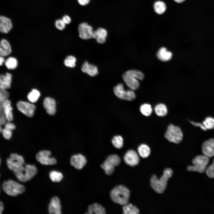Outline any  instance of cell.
Returning <instances> with one entry per match:
<instances>
[{"mask_svg": "<svg viewBox=\"0 0 214 214\" xmlns=\"http://www.w3.org/2000/svg\"><path fill=\"white\" fill-rule=\"evenodd\" d=\"M173 174L171 169L167 168L164 170L162 175L159 179L156 175H153L150 180L152 188L158 193H163L166 188L168 180L172 177Z\"/></svg>", "mask_w": 214, "mask_h": 214, "instance_id": "obj_1", "label": "cell"}, {"mask_svg": "<svg viewBox=\"0 0 214 214\" xmlns=\"http://www.w3.org/2000/svg\"><path fill=\"white\" fill-rule=\"evenodd\" d=\"M110 195L111 200L114 202L124 205L128 202L130 191L125 186L118 185L111 190Z\"/></svg>", "mask_w": 214, "mask_h": 214, "instance_id": "obj_2", "label": "cell"}, {"mask_svg": "<svg viewBox=\"0 0 214 214\" xmlns=\"http://www.w3.org/2000/svg\"><path fill=\"white\" fill-rule=\"evenodd\" d=\"M122 78L127 86L133 91L139 89L140 86L138 79L142 80L144 75L141 71L135 70H130L125 72L122 75Z\"/></svg>", "mask_w": 214, "mask_h": 214, "instance_id": "obj_3", "label": "cell"}, {"mask_svg": "<svg viewBox=\"0 0 214 214\" xmlns=\"http://www.w3.org/2000/svg\"><path fill=\"white\" fill-rule=\"evenodd\" d=\"M2 188L6 194L13 197L24 193L26 191L23 185L12 179L4 181L2 184Z\"/></svg>", "mask_w": 214, "mask_h": 214, "instance_id": "obj_4", "label": "cell"}, {"mask_svg": "<svg viewBox=\"0 0 214 214\" xmlns=\"http://www.w3.org/2000/svg\"><path fill=\"white\" fill-rule=\"evenodd\" d=\"M6 162L9 169L14 173L21 172L25 170V161L23 157L17 153H12L7 158Z\"/></svg>", "mask_w": 214, "mask_h": 214, "instance_id": "obj_5", "label": "cell"}, {"mask_svg": "<svg viewBox=\"0 0 214 214\" xmlns=\"http://www.w3.org/2000/svg\"><path fill=\"white\" fill-rule=\"evenodd\" d=\"M209 161V158L205 155H197L192 160L193 165L188 166L187 169L189 171L203 173L205 171Z\"/></svg>", "mask_w": 214, "mask_h": 214, "instance_id": "obj_6", "label": "cell"}, {"mask_svg": "<svg viewBox=\"0 0 214 214\" xmlns=\"http://www.w3.org/2000/svg\"><path fill=\"white\" fill-rule=\"evenodd\" d=\"M164 136L170 142L179 144L182 140L183 134L179 127L171 124L168 126Z\"/></svg>", "mask_w": 214, "mask_h": 214, "instance_id": "obj_7", "label": "cell"}, {"mask_svg": "<svg viewBox=\"0 0 214 214\" xmlns=\"http://www.w3.org/2000/svg\"><path fill=\"white\" fill-rule=\"evenodd\" d=\"M25 170L23 171L14 174L17 178L22 182H26L29 181L37 172V169L34 165L27 164L25 165Z\"/></svg>", "mask_w": 214, "mask_h": 214, "instance_id": "obj_8", "label": "cell"}, {"mask_svg": "<svg viewBox=\"0 0 214 214\" xmlns=\"http://www.w3.org/2000/svg\"><path fill=\"white\" fill-rule=\"evenodd\" d=\"M115 95L119 98L131 101L134 100L136 98V94L133 90L131 89L125 90L123 84H118L114 88Z\"/></svg>", "mask_w": 214, "mask_h": 214, "instance_id": "obj_9", "label": "cell"}, {"mask_svg": "<svg viewBox=\"0 0 214 214\" xmlns=\"http://www.w3.org/2000/svg\"><path fill=\"white\" fill-rule=\"evenodd\" d=\"M51 152L47 150L39 152L36 154L37 160L41 164L45 165H53L57 163L56 159L51 156Z\"/></svg>", "mask_w": 214, "mask_h": 214, "instance_id": "obj_10", "label": "cell"}, {"mask_svg": "<svg viewBox=\"0 0 214 214\" xmlns=\"http://www.w3.org/2000/svg\"><path fill=\"white\" fill-rule=\"evenodd\" d=\"M16 105L19 111L24 114L30 117L33 116L36 108L34 104L20 100L17 103Z\"/></svg>", "mask_w": 214, "mask_h": 214, "instance_id": "obj_11", "label": "cell"}, {"mask_svg": "<svg viewBox=\"0 0 214 214\" xmlns=\"http://www.w3.org/2000/svg\"><path fill=\"white\" fill-rule=\"evenodd\" d=\"M79 37L81 39L86 40L92 38L93 32L92 27L86 22L80 23L78 27Z\"/></svg>", "mask_w": 214, "mask_h": 214, "instance_id": "obj_12", "label": "cell"}, {"mask_svg": "<svg viewBox=\"0 0 214 214\" xmlns=\"http://www.w3.org/2000/svg\"><path fill=\"white\" fill-rule=\"evenodd\" d=\"M124 160L126 164L131 166L138 165L139 161L138 154L135 151L132 150H128L126 152L124 156Z\"/></svg>", "mask_w": 214, "mask_h": 214, "instance_id": "obj_13", "label": "cell"}, {"mask_svg": "<svg viewBox=\"0 0 214 214\" xmlns=\"http://www.w3.org/2000/svg\"><path fill=\"white\" fill-rule=\"evenodd\" d=\"M70 164L76 169L80 170L86 164L87 160L85 157L81 154L73 155L70 158Z\"/></svg>", "mask_w": 214, "mask_h": 214, "instance_id": "obj_14", "label": "cell"}, {"mask_svg": "<svg viewBox=\"0 0 214 214\" xmlns=\"http://www.w3.org/2000/svg\"><path fill=\"white\" fill-rule=\"evenodd\" d=\"M202 151L209 158L214 156V139L210 138L204 141L202 145Z\"/></svg>", "mask_w": 214, "mask_h": 214, "instance_id": "obj_15", "label": "cell"}, {"mask_svg": "<svg viewBox=\"0 0 214 214\" xmlns=\"http://www.w3.org/2000/svg\"><path fill=\"white\" fill-rule=\"evenodd\" d=\"M48 212L50 214L61 213V204L60 201L57 197L54 196L51 199L48 206Z\"/></svg>", "mask_w": 214, "mask_h": 214, "instance_id": "obj_16", "label": "cell"}, {"mask_svg": "<svg viewBox=\"0 0 214 214\" xmlns=\"http://www.w3.org/2000/svg\"><path fill=\"white\" fill-rule=\"evenodd\" d=\"M56 102L53 98L47 97L44 99L43 106L47 113L50 115H54L56 111Z\"/></svg>", "mask_w": 214, "mask_h": 214, "instance_id": "obj_17", "label": "cell"}, {"mask_svg": "<svg viewBox=\"0 0 214 214\" xmlns=\"http://www.w3.org/2000/svg\"><path fill=\"white\" fill-rule=\"evenodd\" d=\"M12 27V24L10 19L4 16H0V32L1 33L7 34Z\"/></svg>", "mask_w": 214, "mask_h": 214, "instance_id": "obj_18", "label": "cell"}, {"mask_svg": "<svg viewBox=\"0 0 214 214\" xmlns=\"http://www.w3.org/2000/svg\"><path fill=\"white\" fill-rule=\"evenodd\" d=\"M107 36V30L103 28L100 27L93 31L92 38L95 39L98 43L103 44L106 41Z\"/></svg>", "mask_w": 214, "mask_h": 214, "instance_id": "obj_19", "label": "cell"}, {"mask_svg": "<svg viewBox=\"0 0 214 214\" xmlns=\"http://www.w3.org/2000/svg\"><path fill=\"white\" fill-rule=\"evenodd\" d=\"M12 78V74L9 73L0 75V88L6 90L9 89L11 86Z\"/></svg>", "mask_w": 214, "mask_h": 214, "instance_id": "obj_20", "label": "cell"}, {"mask_svg": "<svg viewBox=\"0 0 214 214\" xmlns=\"http://www.w3.org/2000/svg\"><path fill=\"white\" fill-rule=\"evenodd\" d=\"M82 71L86 73L91 76H94L98 74L97 67L92 64H89L87 61L85 62L81 67Z\"/></svg>", "mask_w": 214, "mask_h": 214, "instance_id": "obj_21", "label": "cell"}, {"mask_svg": "<svg viewBox=\"0 0 214 214\" xmlns=\"http://www.w3.org/2000/svg\"><path fill=\"white\" fill-rule=\"evenodd\" d=\"M11 45L7 40L5 39L0 40V55L4 57L9 56L11 53Z\"/></svg>", "mask_w": 214, "mask_h": 214, "instance_id": "obj_22", "label": "cell"}, {"mask_svg": "<svg viewBox=\"0 0 214 214\" xmlns=\"http://www.w3.org/2000/svg\"><path fill=\"white\" fill-rule=\"evenodd\" d=\"M2 105L7 121L11 122L13 117L11 101L8 99L4 102Z\"/></svg>", "mask_w": 214, "mask_h": 214, "instance_id": "obj_23", "label": "cell"}, {"mask_svg": "<svg viewBox=\"0 0 214 214\" xmlns=\"http://www.w3.org/2000/svg\"><path fill=\"white\" fill-rule=\"evenodd\" d=\"M87 212L88 214H104L106 213V211L104 207L97 203L89 205Z\"/></svg>", "mask_w": 214, "mask_h": 214, "instance_id": "obj_24", "label": "cell"}, {"mask_svg": "<svg viewBox=\"0 0 214 214\" xmlns=\"http://www.w3.org/2000/svg\"><path fill=\"white\" fill-rule=\"evenodd\" d=\"M171 52L168 51L164 47L161 48L157 54L158 59L161 61L166 62L170 60L172 56Z\"/></svg>", "mask_w": 214, "mask_h": 214, "instance_id": "obj_25", "label": "cell"}, {"mask_svg": "<svg viewBox=\"0 0 214 214\" xmlns=\"http://www.w3.org/2000/svg\"><path fill=\"white\" fill-rule=\"evenodd\" d=\"M138 151L139 155L144 158L148 157L150 153V147L147 144H140L139 146Z\"/></svg>", "mask_w": 214, "mask_h": 214, "instance_id": "obj_26", "label": "cell"}, {"mask_svg": "<svg viewBox=\"0 0 214 214\" xmlns=\"http://www.w3.org/2000/svg\"><path fill=\"white\" fill-rule=\"evenodd\" d=\"M122 209L125 214H138L139 213V209L131 203L123 205Z\"/></svg>", "mask_w": 214, "mask_h": 214, "instance_id": "obj_27", "label": "cell"}, {"mask_svg": "<svg viewBox=\"0 0 214 214\" xmlns=\"http://www.w3.org/2000/svg\"><path fill=\"white\" fill-rule=\"evenodd\" d=\"M154 110L156 115L159 117L165 116L168 112L166 106L162 103L156 105L154 108Z\"/></svg>", "mask_w": 214, "mask_h": 214, "instance_id": "obj_28", "label": "cell"}, {"mask_svg": "<svg viewBox=\"0 0 214 214\" xmlns=\"http://www.w3.org/2000/svg\"><path fill=\"white\" fill-rule=\"evenodd\" d=\"M5 65L6 67L9 70H13L15 69L18 65L17 59L15 57L10 56L5 60Z\"/></svg>", "mask_w": 214, "mask_h": 214, "instance_id": "obj_29", "label": "cell"}, {"mask_svg": "<svg viewBox=\"0 0 214 214\" xmlns=\"http://www.w3.org/2000/svg\"><path fill=\"white\" fill-rule=\"evenodd\" d=\"M101 167L104 170L105 173L108 175L112 174L115 170V167L106 160L101 165Z\"/></svg>", "mask_w": 214, "mask_h": 214, "instance_id": "obj_30", "label": "cell"}, {"mask_svg": "<svg viewBox=\"0 0 214 214\" xmlns=\"http://www.w3.org/2000/svg\"><path fill=\"white\" fill-rule=\"evenodd\" d=\"M40 95L39 91L36 89H34L28 93L27 97L30 102L35 103L37 101Z\"/></svg>", "mask_w": 214, "mask_h": 214, "instance_id": "obj_31", "label": "cell"}, {"mask_svg": "<svg viewBox=\"0 0 214 214\" xmlns=\"http://www.w3.org/2000/svg\"><path fill=\"white\" fill-rule=\"evenodd\" d=\"M154 8L155 11L157 14H162L166 11V6L164 2L161 1H158L154 3Z\"/></svg>", "mask_w": 214, "mask_h": 214, "instance_id": "obj_32", "label": "cell"}, {"mask_svg": "<svg viewBox=\"0 0 214 214\" xmlns=\"http://www.w3.org/2000/svg\"><path fill=\"white\" fill-rule=\"evenodd\" d=\"M140 110L143 115L147 117L150 116L152 111L151 105L148 103L142 104L140 107Z\"/></svg>", "mask_w": 214, "mask_h": 214, "instance_id": "obj_33", "label": "cell"}, {"mask_svg": "<svg viewBox=\"0 0 214 214\" xmlns=\"http://www.w3.org/2000/svg\"><path fill=\"white\" fill-rule=\"evenodd\" d=\"M49 177L53 182H59L63 179V175L60 172L56 171H52L49 173Z\"/></svg>", "mask_w": 214, "mask_h": 214, "instance_id": "obj_34", "label": "cell"}, {"mask_svg": "<svg viewBox=\"0 0 214 214\" xmlns=\"http://www.w3.org/2000/svg\"><path fill=\"white\" fill-rule=\"evenodd\" d=\"M106 160L114 167L119 166L121 162L120 157L116 154H112L109 155L107 157Z\"/></svg>", "mask_w": 214, "mask_h": 214, "instance_id": "obj_35", "label": "cell"}, {"mask_svg": "<svg viewBox=\"0 0 214 214\" xmlns=\"http://www.w3.org/2000/svg\"><path fill=\"white\" fill-rule=\"evenodd\" d=\"M111 142L113 145L117 148H121L123 146V139L120 136H114L112 139Z\"/></svg>", "mask_w": 214, "mask_h": 214, "instance_id": "obj_36", "label": "cell"}, {"mask_svg": "<svg viewBox=\"0 0 214 214\" xmlns=\"http://www.w3.org/2000/svg\"><path fill=\"white\" fill-rule=\"evenodd\" d=\"M202 123L207 130L212 129L214 128V118L207 117L203 121Z\"/></svg>", "mask_w": 214, "mask_h": 214, "instance_id": "obj_37", "label": "cell"}, {"mask_svg": "<svg viewBox=\"0 0 214 214\" xmlns=\"http://www.w3.org/2000/svg\"><path fill=\"white\" fill-rule=\"evenodd\" d=\"M76 59L73 56H68L64 61V65L67 67L71 68L74 67L75 65Z\"/></svg>", "mask_w": 214, "mask_h": 214, "instance_id": "obj_38", "label": "cell"}, {"mask_svg": "<svg viewBox=\"0 0 214 214\" xmlns=\"http://www.w3.org/2000/svg\"><path fill=\"white\" fill-rule=\"evenodd\" d=\"M9 97V93L7 90L0 88V103L2 104L8 100Z\"/></svg>", "mask_w": 214, "mask_h": 214, "instance_id": "obj_39", "label": "cell"}, {"mask_svg": "<svg viewBox=\"0 0 214 214\" xmlns=\"http://www.w3.org/2000/svg\"><path fill=\"white\" fill-rule=\"evenodd\" d=\"M12 131L11 130L4 127V128H2L1 133L5 139L9 140L12 137Z\"/></svg>", "mask_w": 214, "mask_h": 214, "instance_id": "obj_40", "label": "cell"}, {"mask_svg": "<svg viewBox=\"0 0 214 214\" xmlns=\"http://www.w3.org/2000/svg\"><path fill=\"white\" fill-rule=\"evenodd\" d=\"M205 171L209 177L214 178V165L213 163L206 167Z\"/></svg>", "mask_w": 214, "mask_h": 214, "instance_id": "obj_41", "label": "cell"}, {"mask_svg": "<svg viewBox=\"0 0 214 214\" xmlns=\"http://www.w3.org/2000/svg\"><path fill=\"white\" fill-rule=\"evenodd\" d=\"M55 26L58 29L62 30L64 29L66 26V24L62 19H59L56 21L55 23Z\"/></svg>", "mask_w": 214, "mask_h": 214, "instance_id": "obj_42", "label": "cell"}, {"mask_svg": "<svg viewBox=\"0 0 214 214\" xmlns=\"http://www.w3.org/2000/svg\"><path fill=\"white\" fill-rule=\"evenodd\" d=\"M7 121L2 104L0 103V124L1 125H4Z\"/></svg>", "mask_w": 214, "mask_h": 214, "instance_id": "obj_43", "label": "cell"}, {"mask_svg": "<svg viewBox=\"0 0 214 214\" xmlns=\"http://www.w3.org/2000/svg\"><path fill=\"white\" fill-rule=\"evenodd\" d=\"M191 123L196 127H198L200 128L202 130H207L203 124L199 122H196L193 121H189Z\"/></svg>", "mask_w": 214, "mask_h": 214, "instance_id": "obj_44", "label": "cell"}, {"mask_svg": "<svg viewBox=\"0 0 214 214\" xmlns=\"http://www.w3.org/2000/svg\"><path fill=\"white\" fill-rule=\"evenodd\" d=\"M4 125V127L8 128L12 131L15 128V126L11 122L7 121Z\"/></svg>", "mask_w": 214, "mask_h": 214, "instance_id": "obj_45", "label": "cell"}, {"mask_svg": "<svg viewBox=\"0 0 214 214\" xmlns=\"http://www.w3.org/2000/svg\"><path fill=\"white\" fill-rule=\"evenodd\" d=\"M62 19L66 24H69L71 21L70 17L67 15L63 16Z\"/></svg>", "mask_w": 214, "mask_h": 214, "instance_id": "obj_46", "label": "cell"}, {"mask_svg": "<svg viewBox=\"0 0 214 214\" xmlns=\"http://www.w3.org/2000/svg\"><path fill=\"white\" fill-rule=\"evenodd\" d=\"M90 1V0H77L79 4L82 6H85L88 5Z\"/></svg>", "mask_w": 214, "mask_h": 214, "instance_id": "obj_47", "label": "cell"}, {"mask_svg": "<svg viewBox=\"0 0 214 214\" xmlns=\"http://www.w3.org/2000/svg\"><path fill=\"white\" fill-rule=\"evenodd\" d=\"M4 209V204L2 201H0V214L2 213Z\"/></svg>", "mask_w": 214, "mask_h": 214, "instance_id": "obj_48", "label": "cell"}, {"mask_svg": "<svg viewBox=\"0 0 214 214\" xmlns=\"http://www.w3.org/2000/svg\"><path fill=\"white\" fill-rule=\"evenodd\" d=\"M5 60L4 57L0 55V66L2 65L4 63Z\"/></svg>", "mask_w": 214, "mask_h": 214, "instance_id": "obj_49", "label": "cell"}, {"mask_svg": "<svg viewBox=\"0 0 214 214\" xmlns=\"http://www.w3.org/2000/svg\"><path fill=\"white\" fill-rule=\"evenodd\" d=\"M175 2L178 3H181L184 1L185 0H174Z\"/></svg>", "mask_w": 214, "mask_h": 214, "instance_id": "obj_50", "label": "cell"}, {"mask_svg": "<svg viewBox=\"0 0 214 214\" xmlns=\"http://www.w3.org/2000/svg\"><path fill=\"white\" fill-rule=\"evenodd\" d=\"M2 128L1 127V125L0 124V133L1 132Z\"/></svg>", "mask_w": 214, "mask_h": 214, "instance_id": "obj_51", "label": "cell"}, {"mask_svg": "<svg viewBox=\"0 0 214 214\" xmlns=\"http://www.w3.org/2000/svg\"><path fill=\"white\" fill-rule=\"evenodd\" d=\"M213 165H214V159H213Z\"/></svg>", "mask_w": 214, "mask_h": 214, "instance_id": "obj_52", "label": "cell"}, {"mask_svg": "<svg viewBox=\"0 0 214 214\" xmlns=\"http://www.w3.org/2000/svg\"><path fill=\"white\" fill-rule=\"evenodd\" d=\"M1 159L0 158V164H1Z\"/></svg>", "mask_w": 214, "mask_h": 214, "instance_id": "obj_53", "label": "cell"}, {"mask_svg": "<svg viewBox=\"0 0 214 214\" xmlns=\"http://www.w3.org/2000/svg\"><path fill=\"white\" fill-rule=\"evenodd\" d=\"M0 192H1V191H0Z\"/></svg>", "mask_w": 214, "mask_h": 214, "instance_id": "obj_54", "label": "cell"}]
</instances>
